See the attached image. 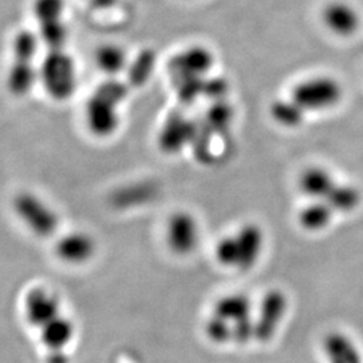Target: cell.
Here are the masks:
<instances>
[{
	"mask_svg": "<svg viewBox=\"0 0 363 363\" xmlns=\"http://www.w3.org/2000/svg\"><path fill=\"white\" fill-rule=\"evenodd\" d=\"M130 88L120 78H106L86 100L84 118L93 136L106 139L116 133L121 116L120 106L127 100Z\"/></svg>",
	"mask_w": 363,
	"mask_h": 363,
	"instance_id": "obj_1",
	"label": "cell"
},
{
	"mask_svg": "<svg viewBox=\"0 0 363 363\" xmlns=\"http://www.w3.org/2000/svg\"><path fill=\"white\" fill-rule=\"evenodd\" d=\"M39 84L54 101H66L77 91V66L73 57L62 50H48L38 66Z\"/></svg>",
	"mask_w": 363,
	"mask_h": 363,
	"instance_id": "obj_2",
	"label": "cell"
},
{
	"mask_svg": "<svg viewBox=\"0 0 363 363\" xmlns=\"http://www.w3.org/2000/svg\"><path fill=\"white\" fill-rule=\"evenodd\" d=\"M288 97L308 115L335 108L343 99V86L337 78L327 74L311 76L296 82Z\"/></svg>",
	"mask_w": 363,
	"mask_h": 363,
	"instance_id": "obj_3",
	"label": "cell"
},
{
	"mask_svg": "<svg viewBox=\"0 0 363 363\" xmlns=\"http://www.w3.org/2000/svg\"><path fill=\"white\" fill-rule=\"evenodd\" d=\"M13 208L16 217L31 233L38 237H50L57 232L60 225L58 214L39 195L31 191L19 193L13 198Z\"/></svg>",
	"mask_w": 363,
	"mask_h": 363,
	"instance_id": "obj_4",
	"label": "cell"
},
{
	"mask_svg": "<svg viewBox=\"0 0 363 363\" xmlns=\"http://www.w3.org/2000/svg\"><path fill=\"white\" fill-rule=\"evenodd\" d=\"M289 301L280 289L268 291L259 301L255 318V339L261 343L272 340L286 319Z\"/></svg>",
	"mask_w": 363,
	"mask_h": 363,
	"instance_id": "obj_5",
	"label": "cell"
},
{
	"mask_svg": "<svg viewBox=\"0 0 363 363\" xmlns=\"http://www.w3.org/2000/svg\"><path fill=\"white\" fill-rule=\"evenodd\" d=\"M201 241L199 223L190 211H175L166 225V242L177 256H189Z\"/></svg>",
	"mask_w": 363,
	"mask_h": 363,
	"instance_id": "obj_6",
	"label": "cell"
},
{
	"mask_svg": "<svg viewBox=\"0 0 363 363\" xmlns=\"http://www.w3.org/2000/svg\"><path fill=\"white\" fill-rule=\"evenodd\" d=\"M216 64V57L206 46L193 45L177 52L169 64L171 81L190 77H208Z\"/></svg>",
	"mask_w": 363,
	"mask_h": 363,
	"instance_id": "obj_7",
	"label": "cell"
},
{
	"mask_svg": "<svg viewBox=\"0 0 363 363\" xmlns=\"http://www.w3.org/2000/svg\"><path fill=\"white\" fill-rule=\"evenodd\" d=\"M237 247V269L247 272L256 267L265 245V234L257 223L249 222L233 233Z\"/></svg>",
	"mask_w": 363,
	"mask_h": 363,
	"instance_id": "obj_8",
	"label": "cell"
},
{
	"mask_svg": "<svg viewBox=\"0 0 363 363\" xmlns=\"http://www.w3.org/2000/svg\"><path fill=\"white\" fill-rule=\"evenodd\" d=\"M198 125L181 113L169 115L159 133V147L166 154H179L189 144L194 143Z\"/></svg>",
	"mask_w": 363,
	"mask_h": 363,
	"instance_id": "obj_9",
	"label": "cell"
},
{
	"mask_svg": "<svg viewBox=\"0 0 363 363\" xmlns=\"http://www.w3.org/2000/svg\"><path fill=\"white\" fill-rule=\"evenodd\" d=\"M322 22L331 34L339 38H350L361 28V15L350 3L333 0L322 10Z\"/></svg>",
	"mask_w": 363,
	"mask_h": 363,
	"instance_id": "obj_10",
	"label": "cell"
},
{
	"mask_svg": "<svg viewBox=\"0 0 363 363\" xmlns=\"http://www.w3.org/2000/svg\"><path fill=\"white\" fill-rule=\"evenodd\" d=\"M96 249L94 238L85 232L67 233L55 245L57 256L70 265L88 262L94 256Z\"/></svg>",
	"mask_w": 363,
	"mask_h": 363,
	"instance_id": "obj_11",
	"label": "cell"
},
{
	"mask_svg": "<svg viewBox=\"0 0 363 363\" xmlns=\"http://www.w3.org/2000/svg\"><path fill=\"white\" fill-rule=\"evenodd\" d=\"M25 312L30 325L42 328L61 315L60 301L46 289H34L27 295Z\"/></svg>",
	"mask_w": 363,
	"mask_h": 363,
	"instance_id": "obj_12",
	"label": "cell"
},
{
	"mask_svg": "<svg viewBox=\"0 0 363 363\" xmlns=\"http://www.w3.org/2000/svg\"><path fill=\"white\" fill-rule=\"evenodd\" d=\"M337 183L330 169L322 166H310L298 175V186L301 194L310 201H325Z\"/></svg>",
	"mask_w": 363,
	"mask_h": 363,
	"instance_id": "obj_13",
	"label": "cell"
},
{
	"mask_svg": "<svg viewBox=\"0 0 363 363\" xmlns=\"http://www.w3.org/2000/svg\"><path fill=\"white\" fill-rule=\"evenodd\" d=\"M38 82V66L34 61L13 60L6 77V86L13 96L25 97Z\"/></svg>",
	"mask_w": 363,
	"mask_h": 363,
	"instance_id": "obj_14",
	"label": "cell"
},
{
	"mask_svg": "<svg viewBox=\"0 0 363 363\" xmlns=\"http://www.w3.org/2000/svg\"><path fill=\"white\" fill-rule=\"evenodd\" d=\"M323 351L328 363H363L357 345L342 333H330L323 340Z\"/></svg>",
	"mask_w": 363,
	"mask_h": 363,
	"instance_id": "obj_15",
	"label": "cell"
},
{
	"mask_svg": "<svg viewBox=\"0 0 363 363\" xmlns=\"http://www.w3.org/2000/svg\"><path fill=\"white\" fill-rule=\"evenodd\" d=\"M127 52L116 43L101 45L94 52V64L108 78H118L130 65Z\"/></svg>",
	"mask_w": 363,
	"mask_h": 363,
	"instance_id": "obj_16",
	"label": "cell"
},
{
	"mask_svg": "<svg viewBox=\"0 0 363 363\" xmlns=\"http://www.w3.org/2000/svg\"><path fill=\"white\" fill-rule=\"evenodd\" d=\"M213 313L233 325L253 316V304L244 294H230L216 301Z\"/></svg>",
	"mask_w": 363,
	"mask_h": 363,
	"instance_id": "obj_17",
	"label": "cell"
},
{
	"mask_svg": "<svg viewBox=\"0 0 363 363\" xmlns=\"http://www.w3.org/2000/svg\"><path fill=\"white\" fill-rule=\"evenodd\" d=\"M157 55L152 49H144L139 52L125 70V82L130 89H140L148 84L155 72Z\"/></svg>",
	"mask_w": 363,
	"mask_h": 363,
	"instance_id": "obj_18",
	"label": "cell"
},
{
	"mask_svg": "<svg viewBox=\"0 0 363 363\" xmlns=\"http://www.w3.org/2000/svg\"><path fill=\"white\" fill-rule=\"evenodd\" d=\"M334 216L335 211L325 201H310L298 211V225L310 233L322 232L330 226Z\"/></svg>",
	"mask_w": 363,
	"mask_h": 363,
	"instance_id": "obj_19",
	"label": "cell"
},
{
	"mask_svg": "<svg viewBox=\"0 0 363 363\" xmlns=\"http://www.w3.org/2000/svg\"><path fill=\"white\" fill-rule=\"evenodd\" d=\"M74 337V325L62 315L40 328V339L49 351L65 350Z\"/></svg>",
	"mask_w": 363,
	"mask_h": 363,
	"instance_id": "obj_20",
	"label": "cell"
},
{
	"mask_svg": "<svg viewBox=\"0 0 363 363\" xmlns=\"http://www.w3.org/2000/svg\"><path fill=\"white\" fill-rule=\"evenodd\" d=\"M269 116L273 121L288 130L298 128L304 121L307 113L289 97L276 99L269 105Z\"/></svg>",
	"mask_w": 363,
	"mask_h": 363,
	"instance_id": "obj_21",
	"label": "cell"
},
{
	"mask_svg": "<svg viewBox=\"0 0 363 363\" xmlns=\"http://www.w3.org/2000/svg\"><path fill=\"white\" fill-rule=\"evenodd\" d=\"M325 203L337 213H350L361 205V193L351 184L339 183L325 199Z\"/></svg>",
	"mask_w": 363,
	"mask_h": 363,
	"instance_id": "obj_22",
	"label": "cell"
},
{
	"mask_svg": "<svg viewBox=\"0 0 363 363\" xmlns=\"http://www.w3.org/2000/svg\"><path fill=\"white\" fill-rule=\"evenodd\" d=\"M37 34L48 50H62L69 40V30L64 19L39 23Z\"/></svg>",
	"mask_w": 363,
	"mask_h": 363,
	"instance_id": "obj_23",
	"label": "cell"
},
{
	"mask_svg": "<svg viewBox=\"0 0 363 363\" xmlns=\"http://www.w3.org/2000/svg\"><path fill=\"white\" fill-rule=\"evenodd\" d=\"M40 40L38 34L30 30H21L15 34L11 43L13 60L19 61H34L38 55Z\"/></svg>",
	"mask_w": 363,
	"mask_h": 363,
	"instance_id": "obj_24",
	"label": "cell"
},
{
	"mask_svg": "<svg viewBox=\"0 0 363 363\" xmlns=\"http://www.w3.org/2000/svg\"><path fill=\"white\" fill-rule=\"evenodd\" d=\"M233 106L226 100L216 101L206 113V128L211 133H223L233 121Z\"/></svg>",
	"mask_w": 363,
	"mask_h": 363,
	"instance_id": "obj_25",
	"label": "cell"
},
{
	"mask_svg": "<svg viewBox=\"0 0 363 363\" xmlns=\"http://www.w3.org/2000/svg\"><path fill=\"white\" fill-rule=\"evenodd\" d=\"M203 330H205L206 337L214 345L223 346L228 343H233L232 325L214 313L208 316Z\"/></svg>",
	"mask_w": 363,
	"mask_h": 363,
	"instance_id": "obj_26",
	"label": "cell"
},
{
	"mask_svg": "<svg viewBox=\"0 0 363 363\" xmlns=\"http://www.w3.org/2000/svg\"><path fill=\"white\" fill-rule=\"evenodd\" d=\"M65 7V0H34L31 10L35 22L39 25L64 19Z\"/></svg>",
	"mask_w": 363,
	"mask_h": 363,
	"instance_id": "obj_27",
	"label": "cell"
},
{
	"mask_svg": "<svg viewBox=\"0 0 363 363\" xmlns=\"http://www.w3.org/2000/svg\"><path fill=\"white\" fill-rule=\"evenodd\" d=\"M214 256L217 262L223 268L237 269V247L234 242L233 234L222 237L214 247Z\"/></svg>",
	"mask_w": 363,
	"mask_h": 363,
	"instance_id": "obj_28",
	"label": "cell"
},
{
	"mask_svg": "<svg viewBox=\"0 0 363 363\" xmlns=\"http://www.w3.org/2000/svg\"><path fill=\"white\" fill-rule=\"evenodd\" d=\"M48 363H69V357L64 350L50 351L48 355Z\"/></svg>",
	"mask_w": 363,
	"mask_h": 363,
	"instance_id": "obj_29",
	"label": "cell"
}]
</instances>
